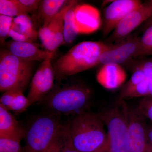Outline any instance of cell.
Returning <instances> with one entry per match:
<instances>
[{
	"instance_id": "12",
	"label": "cell",
	"mask_w": 152,
	"mask_h": 152,
	"mask_svg": "<svg viewBox=\"0 0 152 152\" xmlns=\"http://www.w3.org/2000/svg\"><path fill=\"white\" fill-rule=\"evenodd\" d=\"M142 4L139 0H116L111 3L105 11L104 35L113 32L125 16Z\"/></svg>"
},
{
	"instance_id": "15",
	"label": "cell",
	"mask_w": 152,
	"mask_h": 152,
	"mask_svg": "<svg viewBox=\"0 0 152 152\" xmlns=\"http://www.w3.org/2000/svg\"><path fill=\"white\" fill-rule=\"evenodd\" d=\"M126 79V72L118 64L103 65L96 75L99 83L106 89L110 90L115 89L121 86Z\"/></svg>"
},
{
	"instance_id": "33",
	"label": "cell",
	"mask_w": 152,
	"mask_h": 152,
	"mask_svg": "<svg viewBox=\"0 0 152 152\" xmlns=\"http://www.w3.org/2000/svg\"><path fill=\"white\" fill-rule=\"evenodd\" d=\"M145 152H152V126H147Z\"/></svg>"
},
{
	"instance_id": "22",
	"label": "cell",
	"mask_w": 152,
	"mask_h": 152,
	"mask_svg": "<svg viewBox=\"0 0 152 152\" xmlns=\"http://www.w3.org/2000/svg\"><path fill=\"white\" fill-rule=\"evenodd\" d=\"M20 140L0 137V152H22Z\"/></svg>"
},
{
	"instance_id": "25",
	"label": "cell",
	"mask_w": 152,
	"mask_h": 152,
	"mask_svg": "<svg viewBox=\"0 0 152 152\" xmlns=\"http://www.w3.org/2000/svg\"><path fill=\"white\" fill-rule=\"evenodd\" d=\"M14 18L0 15V41L4 45L5 40L9 37L11 26Z\"/></svg>"
},
{
	"instance_id": "30",
	"label": "cell",
	"mask_w": 152,
	"mask_h": 152,
	"mask_svg": "<svg viewBox=\"0 0 152 152\" xmlns=\"http://www.w3.org/2000/svg\"><path fill=\"white\" fill-rule=\"evenodd\" d=\"M18 91L19 90H10L4 92L0 99V104L9 111Z\"/></svg>"
},
{
	"instance_id": "26",
	"label": "cell",
	"mask_w": 152,
	"mask_h": 152,
	"mask_svg": "<svg viewBox=\"0 0 152 152\" xmlns=\"http://www.w3.org/2000/svg\"><path fill=\"white\" fill-rule=\"evenodd\" d=\"M138 111L144 118L152 122V96H148L141 100L137 107Z\"/></svg>"
},
{
	"instance_id": "34",
	"label": "cell",
	"mask_w": 152,
	"mask_h": 152,
	"mask_svg": "<svg viewBox=\"0 0 152 152\" xmlns=\"http://www.w3.org/2000/svg\"><path fill=\"white\" fill-rule=\"evenodd\" d=\"M93 152H109V142L107 138L100 147Z\"/></svg>"
},
{
	"instance_id": "32",
	"label": "cell",
	"mask_w": 152,
	"mask_h": 152,
	"mask_svg": "<svg viewBox=\"0 0 152 152\" xmlns=\"http://www.w3.org/2000/svg\"><path fill=\"white\" fill-rule=\"evenodd\" d=\"M23 9L26 13L35 12L39 9L41 1L39 0H18Z\"/></svg>"
},
{
	"instance_id": "16",
	"label": "cell",
	"mask_w": 152,
	"mask_h": 152,
	"mask_svg": "<svg viewBox=\"0 0 152 152\" xmlns=\"http://www.w3.org/2000/svg\"><path fill=\"white\" fill-rule=\"evenodd\" d=\"M38 37V33L28 15L14 18L9 34L13 40L34 42Z\"/></svg>"
},
{
	"instance_id": "19",
	"label": "cell",
	"mask_w": 152,
	"mask_h": 152,
	"mask_svg": "<svg viewBox=\"0 0 152 152\" xmlns=\"http://www.w3.org/2000/svg\"><path fill=\"white\" fill-rule=\"evenodd\" d=\"M75 5L69 9L65 15L64 21V42L71 44L79 34V31L75 20L74 9Z\"/></svg>"
},
{
	"instance_id": "24",
	"label": "cell",
	"mask_w": 152,
	"mask_h": 152,
	"mask_svg": "<svg viewBox=\"0 0 152 152\" xmlns=\"http://www.w3.org/2000/svg\"><path fill=\"white\" fill-rule=\"evenodd\" d=\"M150 20L149 24L147 26L146 28L140 37V56H143L144 54L152 48V17Z\"/></svg>"
},
{
	"instance_id": "20",
	"label": "cell",
	"mask_w": 152,
	"mask_h": 152,
	"mask_svg": "<svg viewBox=\"0 0 152 152\" xmlns=\"http://www.w3.org/2000/svg\"><path fill=\"white\" fill-rule=\"evenodd\" d=\"M0 15L13 18L28 14L23 9L18 0H1Z\"/></svg>"
},
{
	"instance_id": "18",
	"label": "cell",
	"mask_w": 152,
	"mask_h": 152,
	"mask_svg": "<svg viewBox=\"0 0 152 152\" xmlns=\"http://www.w3.org/2000/svg\"><path fill=\"white\" fill-rule=\"evenodd\" d=\"M67 2V1L65 0L41 1L38 10L39 15L43 23L58 13Z\"/></svg>"
},
{
	"instance_id": "29",
	"label": "cell",
	"mask_w": 152,
	"mask_h": 152,
	"mask_svg": "<svg viewBox=\"0 0 152 152\" xmlns=\"http://www.w3.org/2000/svg\"><path fill=\"white\" fill-rule=\"evenodd\" d=\"M62 152H79L75 148L71 142L69 123L64 125V142Z\"/></svg>"
},
{
	"instance_id": "31",
	"label": "cell",
	"mask_w": 152,
	"mask_h": 152,
	"mask_svg": "<svg viewBox=\"0 0 152 152\" xmlns=\"http://www.w3.org/2000/svg\"><path fill=\"white\" fill-rule=\"evenodd\" d=\"M140 66L142 69L148 81L150 96H152V61H147Z\"/></svg>"
},
{
	"instance_id": "3",
	"label": "cell",
	"mask_w": 152,
	"mask_h": 152,
	"mask_svg": "<svg viewBox=\"0 0 152 152\" xmlns=\"http://www.w3.org/2000/svg\"><path fill=\"white\" fill-rule=\"evenodd\" d=\"M33 62L26 61L11 54L5 49L0 53V91L10 90L23 92L32 80Z\"/></svg>"
},
{
	"instance_id": "1",
	"label": "cell",
	"mask_w": 152,
	"mask_h": 152,
	"mask_svg": "<svg viewBox=\"0 0 152 152\" xmlns=\"http://www.w3.org/2000/svg\"><path fill=\"white\" fill-rule=\"evenodd\" d=\"M108 47L99 41L79 43L55 62V75L62 79L94 67L100 64L101 56Z\"/></svg>"
},
{
	"instance_id": "7",
	"label": "cell",
	"mask_w": 152,
	"mask_h": 152,
	"mask_svg": "<svg viewBox=\"0 0 152 152\" xmlns=\"http://www.w3.org/2000/svg\"><path fill=\"white\" fill-rule=\"evenodd\" d=\"M77 3V1H70L56 15L43 24L38 31V35L45 50L55 53L64 42L65 15L69 9Z\"/></svg>"
},
{
	"instance_id": "35",
	"label": "cell",
	"mask_w": 152,
	"mask_h": 152,
	"mask_svg": "<svg viewBox=\"0 0 152 152\" xmlns=\"http://www.w3.org/2000/svg\"><path fill=\"white\" fill-rule=\"evenodd\" d=\"M146 56V55H148V56H152V48H151L150 49L148 50L144 54L143 56Z\"/></svg>"
},
{
	"instance_id": "8",
	"label": "cell",
	"mask_w": 152,
	"mask_h": 152,
	"mask_svg": "<svg viewBox=\"0 0 152 152\" xmlns=\"http://www.w3.org/2000/svg\"><path fill=\"white\" fill-rule=\"evenodd\" d=\"M54 53L52 52L41 63L33 76L27 96L31 105L42 100L53 88L55 75L51 61Z\"/></svg>"
},
{
	"instance_id": "5",
	"label": "cell",
	"mask_w": 152,
	"mask_h": 152,
	"mask_svg": "<svg viewBox=\"0 0 152 152\" xmlns=\"http://www.w3.org/2000/svg\"><path fill=\"white\" fill-rule=\"evenodd\" d=\"M126 105L124 100H119L116 105L104 109L99 114L107 130L109 152H130Z\"/></svg>"
},
{
	"instance_id": "9",
	"label": "cell",
	"mask_w": 152,
	"mask_h": 152,
	"mask_svg": "<svg viewBox=\"0 0 152 152\" xmlns=\"http://www.w3.org/2000/svg\"><path fill=\"white\" fill-rule=\"evenodd\" d=\"M140 37H130L118 42L115 45H108L101 55L99 63L102 65H120L132 57L140 56Z\"/></svg>"
},
{
	"instance_id": "14",
	"label": "cell",
	"mask_w": 152,
	"mask_h": 152,
	"mask_svg": "<svg viewBox=\"0 0 152 152\" xmlns=\"http://www.w3.org/2000/svg\"><path fill=\"white\" fill-rule=\"evenodd\" d=\"M4 45L12 54L29 61L42 62L52 53L41 48L34 42H17L12 40L5 42Z\"/></svg>"
},
{
	"instance_id": "6",
	"label": "cell",
	"mask_w": 152,
	"mask_h": 152,
	"mask_svg": "<svg viewBox=\"0 0 152 152\" xmlns=\"http://www.w3.org/2000/svg\"><path fill=\"white\" fill-rule=\"evenodd\" d=\"M62 125L54 117L43 116L36 118L26 131L24 152H45Z\"/></svg>"
},
{
	"instance_id": "2",
	"label": "cell",
	"mask_w": 152,
	"mask_h": 152,
	"mask_svg": "<svg viewBox=\"0 0 152 152\" xmlns=\"http://www.w3.org/2000/svg\"><path fill=\"white\" fill-rule=\"evenodd\" d=\"M69 123L72 144L79 152H93L107 138L104 125L99 114L83 111L76 114Z\"/></svg>"
},
{
	"instance_id": "11",
	"label": "cell",
	"mask_w": 152,
	"mask_h": 152,
	"mask_svg": "<svg viewBox=\"0 0 152 152\" xmlns=\"http://www.w3.org/2000/svg\"><path fill=\"white\" fill-rule=\"evenodd\" d=\"M128 144L130 152H145L147 126L137 109L126 105Z\"/></svg>"
},
{
	"instance_id": "28",
	"label": "cell",
	"mask_w": 152,
	"mask_h": 152,
	"mask_svg": "<svg viewBox=\"0 0 152 152\" xmlns=\"http://www.w3.org/2000/svg\"><path fill=\"white\" fill-rule=\"evenodd\" d=\"M64 142V125L58 133L51 145L45 152H62Z\"/></svg>"
},
{
	"instance_id": "27",
	"label": "cell",
	"mask_w": 152,
	"mask_h": 152,
	"mask_svg": "<svg viewBox=\"0 0 152 152\" xmlns=\"http://www.w3.org/2000/svg\"><path fill=\"white\" fill-rule=\"evenodd\" d=\"M146 80L142 69L139 66L133 73L130 80L123 87L121 91L129 89Z\"/></svg>"
},
{
	"instance_id": "13",
	"label": "cell",
	"mask_w": 152,
	"mask_h": 152,
	"mask_svg": "<svg viewBox=\"0 0 152 152\" xmlns=\"http://www.w3.org/2000/svg\"><path fill=\"white\" fill-rule=\"evenodd\" d=\"M74 14L79 34H91L96 31L100 27L99 12L91 5H77L74 9Z\"/></svg>"
},
{
	"instance_id": "4",
	"label": "cell",
	"mask_w": 152,
	"mask_h": 152,
	"mask_svg": "<svg viewBox=\"0 0 152 152\" xmlns=\"http://www.w3.org/2000/svg\"><path fill=\"white\" fill-rule=\"evenodd\" d=\"M91 96L88 88L73 84L51 91L45 99L47 106L52 110L59 114L69 115L85 111L90 104Z\"/></svg>"
},
{
	"instance_id": "10",
	"label": "cell",
	"mask_w": 152,
	"mask_h": 152,
	"mask_svg": "<svg viewBox=\"0 0 152 152\" xmlns=\"http://www.w3.org/2000/svg\"><path fill=\"white\" fill-rule=\"evenodd\" d=\"M152 17V0L142 3L132 11L118 24L113 31L109 40H122L142 23Z\"/></svg>"
},
{
	"instance_id": "23",
	"label": "cell",
	"mask_w": 152,
	"mask_h": 152,
	"mask_svg": "<svg viewBox=\"0 0 152 152\" xmlns=\"http://www.w3.org/2000/svg\"><path fill=\"white\" fill-rule=\"evenodd\" d=\"M23 93L21 91H18L9 111L22 113L26 111L31 105L28 98L25 96Z\"/></svg>"
},
{
	"instance_id": "21",
	"label": "cell",
	"mask_w": 152,
	"mask_h": 152,
	"mask_svg": "<svg viewBox=\"0 0 152 152\" xmlns=\"http://www.w3.org/2000/svg\"><path fill=\"white\" fill-rule=\"evenodd\" d=\"M149 96H150L149 89L146 80L129 89L121 91L120 94V100L142 97L144 98Z\"/></svg>"
},
{
	"instance_id": "17",
	"label": "cell",
	"mask_w": 152,
	"mask_h": 152,
	"mask_svg": "<svg viewBox=\"0 0 152 152\" xmlns=\"http://www.w3.org/2000/svg\"><path fill=\"white\" fill-rule=\"evenodd\" d=\"M26 131L10 111L0 104V137L18 139L24 137Z\"/></svg>"
}]
</instances>
